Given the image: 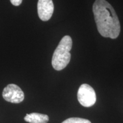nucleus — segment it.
I'll use <instances>...</instances> for the list:
<instances>
[{
  "mask_svg": "<svg viewBox=\"0 0 123 123\" xmlns=\"http://www.w3.org/2000/svg\"><path fill=\"white\" fill-rule=\"evenodd\" d=\"M92 10L100 34L111 39L117 38L120 33V24L111 5L106 0H96Z\"/></svg>",
  "mask_w": 123,
  "mask_h": 123,
  "instance_id": "nucleus-1",
  "label": "nucleus"
},
{
  "mask_svg": "<svg viewBox=\"0 0 123 123\" xmlns=\"http://www.w3.org/2000/svg\"><path fill=\"white\" fill-rule=\"evenodd\" d=\"M73 46V41L69 35H66L60 41L54 52L52 65L56 71H61L68 65L71 59L70 50Z\"/></svg>",
  "mask_w": 123,
  "mask_h": 123,
  "instance_id": "nucleus-2",
  "label": "nucleus"
},
{
  "mask_svg": "<svg viewBox=\"0 0 123 123\" xmlns=\"http://www.w3.org/2000/svg\"><path fill=\"white\" fill-rule=\"evenodd\" d=\"M78 99L83 107H91L94 105L96 101V95L95 90L88 84H81L78 91Z\"/></svg>",
  "mask_w": 123,
  "mask_h": 123,
  "instance_id": "nucleus-3",
  "label": "nucleus"
},
{
  "mask_svg": "<svg viewBox=\"0 0 123 123\" xmlns=\"http://www.w3.org/2000/svg\"><path fill=\"white\" fill-rule=\"evenodd\" d=\"M2 96L6 101L18 104L24 100V93L19 87L14 84L7 85L3 90Z\"/></svg>",
  "mask_w": 123,
  "mask_h": 123,
  "instance_id": "nucleus-4",
  "label": "nucleus"
},
{
  "mask_svg": "<svg viewBox=\"0 0 123 123\" xmlns=\"http://www.w3.org/2000/svg\"><path fill=\"white\" fill-rule=\"evenodd\" d=\"M54 6L52 0H38L37 10L38 16L43 21H47L52 17Z\"/></svg>",
  "mask_w": 123,
  "mask_h": 123,
  "instance_id": "nucleus-5",
  "label": "nucleus"
},
{
  "mask_svg": "<svg viewBox=\"0 0 123 123\" xmlns=\"http://www.w3.org/2000/svg\"><path fill=\"white\" fill-rule=\"evenodd\" d=\"M24 120L29 123H47L49 118L47 115L31 113L26 115Z\"/></svg>",
  "mask_w": 123,
  "mask_h": 123,
  "instance_id": "nucleus-6",
  "label": "nucleus"
},
{
  "mask_svg": "<svg viewBox=\"0 0 123 123\" xmlns=\"http://www.w3.org/2000/svg\"><path fill=\"white\" fill-rule=\"evenodd\" d=\"M62 123H91L88 120L78 117L68 118Z\"/></svg>",
  "mask_w": 123,
  "mask_h": 123,
  "instance_id": "nucleus-7",
  "label": "nucleus"
},
{
  "mask_svg": "<svg viewBox=\"0 0 123 123\" xmlns=\"http://www.w3.org/2000/svg\"><path fill=\"white\" fill-rule=\"evenodd\" d=\"M10 2L13 5L17 6H19L21 4L22 0H10Z\"/></svg>",
  "mask_w": 123,
  "mask_h": 123,
  "instance_id": "nucleus-8",
  "label": "nucleus"
}]
</instances>
